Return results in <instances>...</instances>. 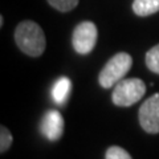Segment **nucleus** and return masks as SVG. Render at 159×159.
Instances as JSON below:
<instances>
[{"label":"nucleus","mask_w":159,"mask_h":159,"mask_svg":"<svg viewBox=\"0 0 159 159\" xmlns=\"http://www.w3.org/2000/svg\"><path fill=\"white\" fill-rule=\"evenodd\" d=\"M146 65L151 72L159 74V44L147 51V53H146Z\"/></svg>","instance_id":"obj_9"},{"label":"nucleus","mask_w":159,"mask_h":159,"mask_svg":"<svg viewBox=\"0 0 159 159\" xmlns=\"http://www.w3.org/2000/svg\"><path fill=\"white\" fill-rule=\"evenodd\" d=\"M47 2L60 12H69L77 7L80 0H47Z\"/></svg>","instance_id":"obj_10"},{"label":"nucleus","mask_w":159,"mask_h":159,"mask_svg":"<svg viewBox=\"0 0 159 159\" xmlns=\"http://www.w3.org/2000/svg\"><path fill=\"white\" fill-rule=\"evenodd\" d=\"M131 65H133V58L129 53L121 52V53L114 54L105 64L102 70L99 72V76H98L99 85L103 89L116 86V84L123 80L126 73L130 70Z\"/></svg>","instance_id":"obj_2"},{"label":"nucleus","mask_w":159,"mask_h":159,"mask_svg":"<svg viewBox=\"0 0 159 159\" xmlns=\"http://www.w3.org/2000/svg\"><path fill=\"white\" fill-rule=\"evenodd\" d=\"M15 41L20 51L31 57L41 56L45 51L47 40L41 27L37 23L25 20L21 21L15 29Z\"/></svg>","instance_id":"obj_1"},{"label":"nucleus","mask_w":159,"mask_h":159,"mask_svg":"<svg viewBox=\"0 0 159 159\" xmlns=\"http://www.w3.org/2000/svg\"><path fill=\"white\" fill-rule=\"evenodd\" d=\"M139 123L148 134L159 133V93L147 98L139 109Z\"/></svg>","instance_id":"obj_5"},{"label":"nucleus","mask_w":159,"mask_h":159,"mask_svg":"<svg viewBox=\"0 0 159 159\" xmlns=\"http://www.w3.org/2000/svg\"><path fill=\"white\" fill-rule=\"evenodd\" d=\"M3 23H4V20H3V16H0V27H3Z\"/></svg>","instance_id":"obj_13"},{"label":"nucleus","mask_w":159,"mask_h":159,"mask_svg":"<svg viewBox=\"0 0 159 159\" xmlns=\"http://www.w3.org/2000/svg\"><path fill=\"white\" fill-rule=\"evenodd\" d=\"M146 93V85L141 78H125L116 84L111 94L114 105L127 107L141 101Z\"/></svg>","instance_id":"obj_3"},{"label":"nucleus","mask_w":159,"mask_h":159,"mask_svg":"<svg viewBox=\"0 0 159 159\" xmlns=\"http://www.w3.org/2000/svg\"><path fill=\"white\" fill-rule=\"evenodd\" d=\"M12 134L6 126L0 127V152H6L12 145Z\"/></svg>","instance_id":"obj_12"},{"label":"nucleus","mask_w":159,"mask_h":159,"mask_svg":"<svg viewBox=\"0 0 159 159\" xmlns=\"http://www.w3.org/2000/svg\"><path fill=\"white\" fill-rule=\"evenodd\" d=\"M98 39V31L96 24L92 21H82L74 28L72 44L74 51L80 54L90 53L96 47Z\"/></svg>","instance_id":"obj_4"},{"label":"nucleus","mask_w":159,"mask_h":159,"mask_svg":"<svg viewBox=\"0 0 159 159\" xmlns=\"http://www.w3.org/2000/svg\"><path fill=\"white\" fill-rule=\"evenodd\" d=\"M105 159H133L125 148L119 146H111L107 148L105 154Z\"/></svg>","instance_id":"obj_11"},{"label":"nucleus","mask_w":159,"mask_h":159,"mask_svg":"<svg viewBox=\"0 0 159 159\" xmlns=\"http://www.w3.org/2000/svg\"><path fill=\"white\" fill-rule=\"evenodd\" d=\"M40 131L48 141H58L64 133V118L61 113L57 110H48L43 116L41 123H40Z\"/></svg>","instance_id":"obj_6"},{"label":"nucleus","mask_w":159,"mask_h":159,"mask_svg":"<svg viewBox=\"0 0 159 159\" xmlns=\"http://www.w3.org/2000/svg\"><path fill=\"white\" fill-rule=\"evenodd\" d=\"M70 89H72V82L68 77H60L52 86V98L56 103H65L68 99L69 94H70Z\"/></svg>","instance_id":"obj_7"},{"label":"nucleus","mask_w":159,"mask_h":159,"mask_svg":"<svg viewBox=\"0 0 159 159\" xmlns=\"http://www.w3.org/2000/svg\"><path fill=\"white\" fill-rule=\"evenodd\" d=\"M133 11L138 16H150L159 11V0H134Z\"/></svg>","instance_id":"obj_8"}]
</instances>
